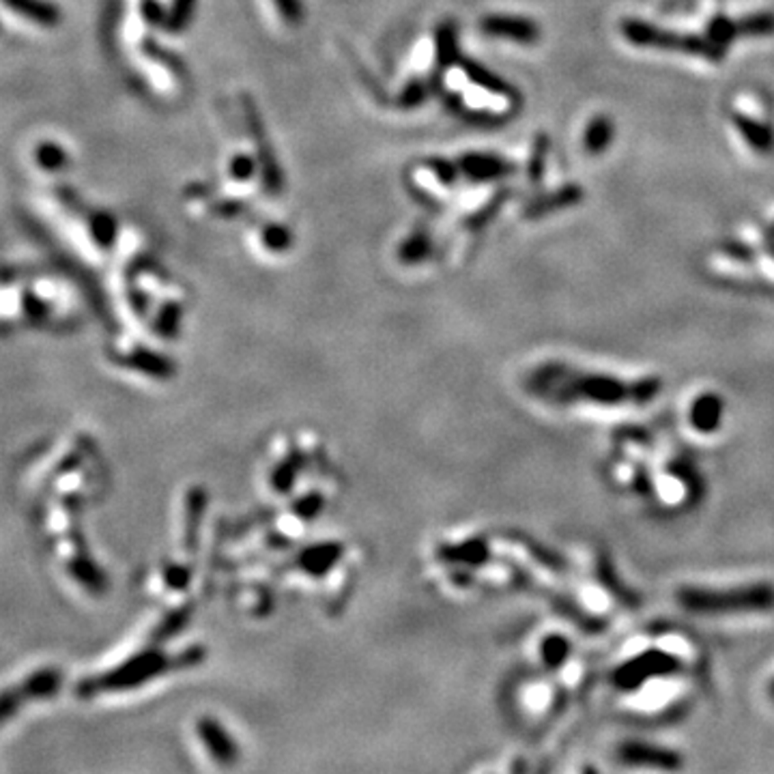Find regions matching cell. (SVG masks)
I'll return each instance as SVG.
<instances>
[{
	"label": "cell",
	"instance_id": "cell-1",
	"mask_svg": "<svg viewBox=\"0 0 774 774\" xmlns=\"http://www.w3.org/2000/svg\"><path fill=\"white\" fill-rule=\"evenodd\" d=\"M532 383L534 390L551 402L596 407L648 405L662 390V381L658 377L626 381L605 373L577 370L566 364H546L536 370Z\"/></svg>",
	"mask_w": 774,
	"mask_h": 774
},
{
	"label": "cell",
	"instance_id": "cell-2",
	"mask_svg": "<svg viewBox=\"0 0 774 774\" xmlns=\"http://www.w3.org/2000/svg\"><path fill=\"white\" fill-rule=\"evenodd\" d=\"M682 609L697 616H735V613L774 611V585L749 583L740 588H684L678 591Z\"/></svg>",
	"mask_w": 774,
	"mask_h": 774
},
{
	"label": "cell",
	"instance_id": "cell-3",
	"mask_svg": "<svg viewBox=\"0 0 774 774\" xmlns=\"http://www.w3.org/2000/svg\"><path fill=\"white\" fill-rule=\"evenodd\" d=\"M622 35L628 43L637 48L673 50V52L710 60V63H721L727 57L725 50L715 46L706 35H695V32L687 35V32L667 31L637 18H626L622 22Z\"/></svg>",
	"mask_w": 774,
	"mask_h": 774
},
{
	"label": "cell",
	"instance_id": "cell-4",
	"mask_svg": "<svg viewBox=\"0 0 774 774\" xmlns=\"http://www.w3.org/2000/svg\"><path fill=\"white\" fill-rule=\"evenodd\" d=\"M682 671V661L665 650H645L630 658L613 671V682L619 690H639L650 680L671 678Z\"/></svg>",
	"mask_w": 774,
	"mask_h": 774
},
{
	"label": "cell",
	"instance_id": "cell-5",
	"mask_svg": "<svg viewBox=\"0 0 774 774\" xmlns=\"http://www.w3.org/2000/svg\"><path fill=\"white\" fill-rule=\"evenodd\" d=\"M480 29L489 37L508 39V41L523 43V46H532V43L540 41V26L534 20L523 18V15H484L480 20Z\"/></svg>",
	"mask_w": 774,
	"mask_h": 774
},
{
	"label": "cell",
	"instance_id": "cell-6",
	"mask_svg": "<svg viewBox=\"0 0 774 774\" xmlns=\"http://www.w3.org/2000/svg\"><path fill=\"white\" fill-rule=\"evenodd\" d=\"M619 761L628 766L656 768V770H680L682 755L665 746H654L645 742H626L619 746Z\"/></svg>",
	"mask_w": 774,
	"mask_h": 774
},
{
	"label": "cell",
	"instance_id": "cell-7",
	"mask_svg": "<svg viewBox=\"0 0 774 774\" xmlns=\"http://www.w3.org/2000/svg\"><path fill=\"white\" fill-rule=\"evenodd\" d=\"M723 418H725V400L715 392H706L693 400L688 411V422L697 433L712 435L721 428Z\"/></svg>",
	"mask_w": 774,
	"mask_h": 774
},
{
	"label": "cell",
	"instance_id": "cell-8",
	"mask_svg": "<svg viewBox=\"0 0 774 774\" xmlns=\"http://www.w3.org/2000/svg\"><path fill=\"white\" fill-rule=\"evenodd\" d=\"M732 125L738 130V134L744 138V142L760 155H772L774 153V127L764 123V121L755 119V116L740 112V110H732L729 112Z\"/></svg>",
	"mask_w": 774,
	"mask_h": 774
},
{
	"label": "cell",
	"instance_id": "cell-9",
	"mask_svg": "<svg viewBox=\"0 0 774 774\" xmlns=\"http://www.w3.org/2000/svg\"><path fill=\"white\" fill-rule=\"evenodd\" d=\"M458 170L473 181H490V179H500V176L512 175L514 166L510 162H506V159L497 158V155H490V153H469L464 155V158H461Z\"/></svg>",
	"mask_w": 774,
	"mask_h": 774
},
{
	"label": "cell",
	"instance_id": "cell-10",
	"mask_svg": "<svg viewBox=\"0 0 774 774\" xmlns=\"http://www.w3.org/2000/svg\"><path fill=\"white\" fill-rule=\"evenodd\" d=\"M583 198H585V192L580 190V185L577 184L562 185L560 190L551 194H542V196L534 198V201L527 204V209H525V215H527V218H542V215L562 212V209H571L574 204L583 201Z\"/></svg>",
	"mask_w": 774,
	"mask_h": 774
},
{
	"label": "cell",
	"instance_id": "cell-11",
	"mask_svg": "<svg viewBox=\"0 0 774 774\" xmlns=\"http://www.w3.org/2000/svg\"><path fill=\"white\" fill-rule=\"evenodd\" d=\"M616 138V123L609 114H596L583 131V148L590 155H602Z\"/></svg>",
	"mask_w": 774,
	"mask_h": 774
},
{
	"label": "cell",
	"instance_id": "cell-12",
	"mask_svg": "<svg viewBox=\"0 0 774 774\" xmlns=\"http://www.w3.org/2000/svg\"><path fill=\"white\" fill-rule=\"evenodd\" d=\"M15 14L41 26H57L60 22V9L48 0H3Z\"/></svg>",
	"mask_w": 774,
	"mask_h": 774
},
{
	"label": "cell",
	"instance_id": "cell-13",
	"mask_svg": "<svg viewBox=\"0 0 774 774\" xmlns=\"http://www.w3.org/2000/svg\"><path fill=\"white\" fill-rule=\"evenodd\" d=\"M738 37H770L774 35V11H760L746 18L735 20Z\"/></svg>",
	"mask_w": 774,
	"mask_h": 774
},
{
	"label": "cell",
	"instance_id": "cell-14",
	"mask_svg": "<svg viewBox=\"0 0 774 774\" xmlns=\"http://www.w3.org/2000/svg\"><path fill=\"white\" fill-rule=\"evenodd\" d=\"M706 37L710 39L712 43L718 48H723L727 52L729 46L735 41L738 37V29H735V20H729L727 15H715V18L710 20V24H707L706 29Z\"/></svg>",
	"mask_w": 774,
	"mask_h": 774
},
{
	"label": "cell",
	"instance_id": "cell-15",
	"mask_svg": "<svg viewBox=\"0 0 774 774\" xmlns=\"http://www.w3.org/2000/svg\"><path fill=\"white\" fill-rule=\"evenodd\" d=\"M551 151V138L546 134H538L534 140V148H532V158H529L527 164V176L532 184H538L542 179V175H544L546 168V155Z\"/></svg>",
	"mask_w": 774,
	"mask_h": 774
},
{
	"label": "cell",
	"instance_id": "cell-16",
	"mask_svg": "<svg viewBox=\"0 0 774 774\" xmlns=\"http://www.w3.org/2000/svg\"><path fill=\"white\" fill-rule=\"evenodd\" d=\"M35 159L43 170H52V173L54 170L65 168L69 162L68 151H65L60 145H57V142H41L35 151Z\"/></svg>",
	"mask_w": 774,
	"mask_h": 774
},
{
	"label": "cell",
	"instance_id": "cell-17",
	"mask_svg": "<svg viewBox=\"0 0 774 774\" xmlns=\"http://www.w3.org/2000/svg\"><path fill=\"white\" fill-rule=\"evenodd\" d=\"M116 230H119V226H116V220L110 213H97L93 215L91 220V232L93 237H95V241L102 248H110L116 239Z\"/></svg>",
	"mask_w": 774,
	"mask_h": 774
},
{
	"label": "cell",
	"instance_id": "cell-18",
	"mask_svg": "<svg viewBox=\"0 0 774 774\" xmlns=\"http://www.w3.org/2000/svg\"><path fill=\"white\" fill-rule=\"evenodd\" d=\"M430 254V239L424 232H416L400 246V261L419 263Z\"/></svg>",
	"mask_w": 774,
	"mask_h": 774
},
{
	"label": "cell",
	"instance_id": "cell-19",
	"mask_svg": "<svg viewBox=\"0 0 774 774\" xmlns=\"http://www.w3.org/2000/svg\"><path fill=\"white\" fill-rule=\"evenodd\" d=\"M436 57H439L441 65H454L458 60L456 32L450 24H446L436 35Z\"/></svg>",
	"mask_w": 774,
	"mask_h": 774
},
{
	"label": "cell",
	"instance_id": "cell-20",
	"mask_svg": "<svg viewBox=\"0 0 774 774\" xmlns=\"http://www.w3.org/2000/svg\"><path fill=\"white\" fill-rule=\"evenodd\" d=\"M263 243H265V248H269L271 252H284L291 248L292 237H291L289 229L275 224V226H269V229H265Z\"/></svg>",
	"mask_w": 774,
	"mask_h": 774
},
{
	"label": "cell",
	"instance_id": "cell-21",
	"mask_svg": "<svg viewBox=\"0 0 774 774\" xmlns=\"http://www.w3.org/2000/svg\"><path fill=\"white\" fill-rule=\"evenodd\" d=\"M721 252L725 254L727 258H732L735 263H742V265H751L755 261V252L753 248L746 246L744 241L738 239H727L721 243Z\"/></svg>",
	"mask_w": 774,
	"mask_h": 774
},
{
	"label": "cell",
	"instance_id": "cell-22",
	"mask_svg": "<svg viewBox=\"0 0 774 774\" xmlns=\"http://www.w3.org/2000/svg\"><path fill=\"white\" fill-rule=\"evenodd\" d=\"M194 4H196V0H173V9H170L168 20H166L170 29L175 31L184 29L187 22H190Z\"/></svg>",
	"mask_w": 774,
	"mask_h": 774
},
{
	"label": "cell",
	"instance_id": "cell-23",
	"mask_svg": "<svg viewBox=\"0 0 774 774\" xmlns=\"http://www.w3.org/2000/svg\"><path fill=\"white\" fill-rule=\"evenodd\" d=\"M568 652H571V644H568L566 639L557 637V634H555V637H551L549 641H546V645H544V661L549 662L551 667H557V665H560V662L566 661Z\"/></svg>",
	"mask_w": 774,
	"mask_h": 774
},
{
	"label": "cell",
	"instance_id": "cell-24",
	"mask_svg": "<svg viewBox=\"0 0 774 774\" xmlns=\"http://www.w3.org/2000/svg\"><path fill=\"white\" fill-rule=\"evenodd\" d=\"M426 95H428V91H426L424 82L413 80L411 85H407L405 91L400 93V99H398V104H400L402 108H416L424 102Z\"/></svg>",
	"mask_w": 774,
	"mask_h": 774
},
{
	"label": "cell",
	"instance_id": "cell-25",
	"mask_svg": "<svg viewBox=\"0 0 774 774\" xmlns=\"http://www.w3.org/2000/svg\"><path fill=\"white\" fill-rule=\"evenodd\" d=\"M428 168H430V173H433L436 179L441 181V184H454L456 181V175H458V168L454 164H450V162H446V159H430L428 162Z\"/></svg>",
	"mask_w": 774,
	"mask_h": 774
},
{
	"label": "cell",
	"instance_id": "cell-26",
	"mask_svg": "<svg viewBox=\"0 0 774 774\" xmlns=\"http://www.w3.org/2000/svg\"><path fill=\"white\" fill-rule=\"evenodd\" d=\"M254 168H256V164L248 155H237L230 162V175L235 181H248L254 175Z\"/></svg>",
	"mask_w": 774,
	"mask_h": 774
},
{
	"label": "cell",
	"instance_id": "cell-27",
	"mask_svg": "<svg viewBox=\"0 0 774 774\" xmlns=\"http://www.w3.org/2000/svg\"><path fill=\"white\" fill-rule=\"evenodd\" d=\"M142 15H145V20L148 22V24H162L164 20H168L164 15L162 7H159L155 0H145V3H142Z\"/></svg>",
	"mask_w": 774,
	"mask_h": 774
},
{
	"label": "cell",
	"instance_id": "cell-28",
	"mask_svg": "<svg viewBox=\"0 0 774 774\" xmlns=\"http://www.w3.org/2000/svg\"><path fill=\"white\" fill-rule=\"evenodd\" d=\"M275 4H278L280 14L284 15V18L289 22L300 20L302 9H300V3H297V0H275Z\"/></svg>",
	"mask_w": 774,
	"mask_h": 774
},
{
	"label": "cell",
	"instance_id": "cell-29",
	"mask_svg": "<svg viewBox=\"0 0 774 774\" xmlns=\"http://www.w3.org/2000/svg\"><path fill=\"white\" fill-rule=\"evenodd\" d=\"M761 237H764V248H766V252L770 254L772 261H774V229H772V226H766L764 232H761Z\"/></svg>",
	"mask_w": 774,
	"mask_h": 774
},
{
	"label": "cell",
	"instance_id": "cell-30",
	"mask_svg": "<svg viewBox=\"0 0 774 774\" xmlns=\"http://www.w3.org/2000/svg\"><path fill=\"white\" fill-rule=\"evenodd\" d=\"M768 693H770V699L774 701V678H772V682H770V687H768Z\"/></svg>",
	"mask_w": 774,
	"mask_h": 774
},
{
	"label": "cell",
	"instance_id": "cell-31",
	"mask_svg": "<svg viewBox=\"0 0 774 774\" xmlns=\"http://www.w3.org/2000/svg\"><path fill=\"white\" fill-rule=\"evenodd\" d=\"M770 226H772V229H774V224H770Z\"/></svg>",
	"mask_w": 774,
	"mask_h": 774
},
{
	"label": "cell",
	"instance_id": "cell-32",
	"mask_svg": "<svg viewBox=\"0 0 774 774\" xmlns=\"http://www.w3.org/2000/svg\"><path fill=\"white\" fill-rule=\"evenodd\" d=\"M0 29H3V26H0Z\"/></svg>",
	"mask_w": 774,
	"mask_h": 774
}]
</instances>
